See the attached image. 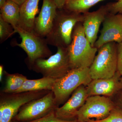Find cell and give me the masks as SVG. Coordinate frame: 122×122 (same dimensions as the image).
<instances>
[{"mask_svg": "<svg viewBox=\"0 0 122 122\" xmlns=\"http://www.w3.org/2000/svg\"><path fill=\"white\" fill-rule=\"evenodd\" d=\"M72 41L68 48L71 69L89 68L98 51L86 37L82 22L77 23L72 32Z\"/></svg>", "mask_w": 122, "mask_h": 122, "instance_id": "6da1fadb", "label": "cell"}, {"mask_svg": "<svg viewBox=\"0 0 122 122\" xmlns=\"http://www.w3.org/2000/svg\"><path fill=\"white\" fill-rule=\"evenodd\" d=\"M58 10L52 29L45 38L48 45L67 48L72 41V32L77 23L83 22V14L63 9Z\"/></svg>", "mask_w": 122, "mask_h": 122, "instance_id": "7a4b0ae2", "label": "cell"}, {"mask_svg": "<svg viewBox=\"0 0 122 122\" xmlns=\"http://www.w3.org/2000/svg\"><path fill=\"white\" fill-rule=\"evenodd\" d=\"M92 80L89 68L71 70L65 76L57 79L52 91L58 107L64 104L78 87L82 85L86 86Z\"/></svg>", "mask_w": 122, "mask_h": 122, "instance_id": "3957f363", "label": "cell"}, {"mask_svg": "<svg viewBox=\"0 0 122 122\" xmlns=\"http://www.w3.org/2000/svg\"><path fill=\"white\" fill-rule=\"evenodd\" d=\"M28 67L43 77L56 79L61 78L71 70L68 48L57 47L56 53L47 59H37Z\"/></svg>", "mask_w": 122, "mask_h": 122, "instance_id": "277c9868", "label": "cell"}, {"mask_svg": "<svg viewBox=\"0 0 122 122\" xmlns=\"http://www.w3.org/2000/svg\"><path fill=\"white\" fill-rule=\"evenodd\" d=\"M117 43L110 42L103 45L89 67L92 79L109 78L117 71Z\"/></svg>", "mask_w": 122, "mask_h": 122, "instance_id": "5b68a950", "label": "cell"}, {"mask_svg": "<svg viewBox=\"0 0 122 122\" xmlns=\"http://www.w3.org/2000/svg\"><path fill=\"white\" fill-rule=\"evenodd\" d=\"M51 91L25 92L19 93H1L0 122H11L23 105L40 98Z\"/></svg>", "mask_w": 122, "mask_h": 122, "instance_id": "8992f818", "label": "cell"}, {"mask_svg": "<svg viewBox=\"0 0 122 122\" xmlns=\"http://www.w3.org/2000/svg\"><path fill=\"white\" fill-rule=\"evenodd\" d=\"M57 107L51 91L43 97L23 105L12 121L24 122L36 120L48 115Z\"/></svg>", "mask_w": 122, "mask_h": 122, "instance_id": "52a82bcc", "label": "cell"}, {"mask_svg": "<svg viewBox=\"0 0 122 122\" xmlns=\"http://www.w3.org/2000/svg\"><path fill=\"white\" fill-rule=\"evenodd\" d=\"M14 30L21 39L20 43H16V46L21 48L27 54L28 57L25 62L28 66L37 59H45L52 55V53L45 38L40 37L34 33L19 28Z\"/></svg>", "mask_w": 122, "mask_h": 122, "instance_id": "ba28073f", "label": "cell"}, {"mask_svg": "<svg viewBox=\"0 0 122 122\" xmlns=\"http://www.w3.org/2000/svg\"><path fill=\"white\" fill-rule=\"evenodd\" d=\"M116 105L111 98L102 96H89L77 114L78 122H87L92 118L103 120L110 114Z\"/></svg>", "mask_w": 122, "mask_h": 122, "instance_id": "9c48e42d", "label": "cell"}, {"mask_svg": "<svg viewBox=\"0 0 122 122\" xmlns=\"http://www.w3.org/2000/svg\"><path fill=\"white\" fill-rule=\"evenodd\" d=\"M103 27L100 36L94 47L98 49L100 47L110 42L117 44L122 41V14L109 13L103 22Z\"/></svg>", "mask_w": 122, "mask_h": 122, "instance_id": "30bf717a", "label": "cell"}, {"mask_svg": "<svg viewBox=\"0 0 122 122\" xmlns=\"http://www.w3.org/2000/svg\"><path fill=\"white\" fill-rule=\"evenodd\" d=\"M86 86L82 85L78 87L63 105L55 109V115L65 121L77 120V114L84 105L87 98Z\"/></svg>", "mask_w": 122, "mask_h": 122, "instance_id": "8fae6325", "label": "cell"}, {"mask_svg": "<svg viewBox=\"0 0 122 122\" xmlns=\"http://www.w3.org/2000/svg\"><path fill=\"white\" fill-rule=\"evenodd\" d=\"M58 9L53 0H43L41 10L34 20L33 33L45 38L52 29Z\"/></svg>", "mask_w": 122, "mask_h": 122, "instance_id": "7c38bea8", "label": "cell"}, {"mask_svg": "<svg viewBox=\"0 0 122 122\" xmlns=\"http://www.w3.org/2000/svg\"><path fill=\"white\" fill-rule=\"evenodd\" d=\"M121 77L117 71L113 76L109 78L92 79L86 86L89 97L98 95L113 97L121 91Z\"/></svg>", "mask_w": 122, "mask_h": 122, "instance_id": "4fadbf2b", "label": "cell"}, {"mask_svg": "<svg viewBox=\"0 0 122 122\" xmlns=\"http://www.w3.org/2000/svg\"><path fill=\"white\" fill-rule=\"evenodd\" d=\"M109 13L107 5L102 6L96 11L83 14L84 20L82 25L84 32L86 37L93 47L97 41L100 25Z\"/></svg>", "mask_w": 122, "mask_h": 122, "instance_id": "5bb4252c", "label": "cell"}, {"mask_svg": "<svg viewBox=\"0 0 122 122\" xmlns=\"http://www.w3.org/2000/svg\"><path fill=\"white\" fill-rule=\"evenodd\" d=\"M40 0H25L20 6V17L18 28L33 33L34 24L38 13Z\"/></svg>", "mask_w": 122, "mask_h": 122, "instance_id": "9a60e30c", "label": "cell"}, {"mask_svg": "<svg viewBox=\"0 0 122 122\" xmlns=\"http://www.w3.org/2000/svg\"><path fill=\"white\" fill-rule=\"evenodd\" d=\"M0 16L11 25L14 30L19 27L20 17V6L15 2L8 0L0 8Z\"/></svg>", "mask_w": 122, "mask_h": 122, "instance_id": "2e32d148", "label": "cell"}, {"mask_svg": "<svg viewBox=\"0 0 122 122\" xmlns=\"http://www.w3.org/2000/svg\"><path fill=\"white\" fill-rule=\"evenodd\" d=\"M57 80L52 78L46 77L34 80L27 79L24 82L22 87L15 93L42 90L52 91Z\"/></svg>", "mask_w": 122, "mask_h": 122, "instance_id": "e0dca14e", "label": "cell"}, {"mask_svg": "<svg viewBox=\"0 0 122 122\" xmlns=\"http://www.w3.org/2000/svg\"><path fill=\"white\" fill-rule=\"evenodd\" d=\"M103 0H68L63 9L70 12L84 14L89 12L91 8Z\"/></svg>", "mask_w": 122, "mask_h": 122, "instance_id": "ac0fdd59", "label": "cell"}, {"mask_svg": "<svg viewBox=\"0 0 122 122\" xmlns=\"http://www.w3.org/2000/svg\"><path fill=\"white\" fill-rule=\"evenodd\" d=\"M6 76L5 86L2 92L5 93H15L20 90L27 77L19 73L9 74L5 72Z\"/></svg>", "mask_w": 122, "mask_h": 122, "instance_id": "d6986e66", "label": "cell"}, {"mask_svg": "<svg viewBox=\"0 0 122 122\" xmlns=\"http://www.w3.org/2000/svg\"><path fill=\"white\" fill-rule=\"evenodd\" d=\"M15 33L11 25L7 23L0 16V43L3 42L8 39Z\"/></svg>", "mask_w": 122, "mask_h": 122, "instance_id": "ffe728a7", "label": "cell"}, {"mask_svg": "<svg viewBox=\"0 0 122 122\" xmlns=\"http://www.w3.org/2000/svg\"><path fill=\"white\" fill-rule=\"evenodd\" d=\"M87 122H122V108L116 105L106 118L100 120L90 119Z\"/></svg>", "mask_w": 122, "mask_h": 122, "instance_id": "44dd1931", "label": "cell"}, {"mask_svg": "<svg viewBox=\"0 0 122 122\" xmlns=\"http://www.w3.org/2000/svg\"><path fill=\"white\" fill-rule=\"evenodd\" d=\"M55 111L52 112L45 117L36 120L24 122H78L77 120L73 121H65L58 118L55 115ZM11 122H18L12 121Z\"/></svg>", "mask_w": 122, "mask_h": 122, "instance_id": "7402d4cb", "label": "cell"}, {"mask_svg": "<svg viewBox=\"0 0 122 122\" xmlns=\"http://www.w3.org/2000/svg\"><path fill=\"white\" fill-rule=\"evenodd\" d=\"M109 13L116 14H122V0H118L115 3L107 5Z\"/></svg>", "mask_w": 122, "mask_h": 122, "instance_id": "603a6c76", "label": "cell"}, {"mask_svg": "<svg viewBox=\"0 0 122 122\" xmlns=\"http://www.w3.org/2000/svg\"><path fill=\"white\" fill-rule=\"evenodd\" d=\"M117 71L122 76V41L117 44Z\"/></svg>", "mask_w": 122, "mask_h": 122, "instance_id": "cb8c5ba5", "label": "cell"}, {"mask_svg": "<svg viewBox=\"0 0 122 122\" xmlns=\"http://www.w3.org/2000/svg\"><path fill=\"white\" fill-rule=\"evenodd\" d=\"M111 98L116 106L122 108V93L121 91Z\"/></svg>", "mask_w": 122, "mask_h": 122, "instance_id": "d4e9b609", "label": "cell"}, {"mask_svg": "<svg viewBox=\"0 0 122 122\" xmlns=\"http://www.w3.org/2000/svg\"><path fill=\"white\" fill-rule=\"evenodd\" d=\"M56 5L58 9H62L65 7L66 1L68 0H53Z\"/></svg>", "mask_w": 122, "mask_h": 122, "instance_id": "484cf974", "label": "cell"}, {"mask_svg": "<svg viewBox=\"0 0 122 122\" xmlns=\"http://www.w3.org/2000/svg\"><path fill=\"white\" fill-rule=\"evenodd\" d=\"M4 67L2 65H0V81H2V76L4 73Z\"/></svg>", "mask_w": 122, "mask_h": 122, "instance_id": "4316f807", "label": "cell"}, {"mask_svg": "<svg viewBox=\"0 0 122 122\" xmlns=\"http://www.w3.org/2000/svg\"><path fill=\"white\" fill-rule=\"evenodd\" d=\"M10 0L15 2V3L20 6L25 1V0Z\"/></svg>", "mask_w": 122, "mask_h": 122, "instance_id": "83f0119b", "label": "cell"}, {"mask_svg": "<svg viewBox=\"0 0 122 122\" xmlns=\"http://www.w3.org/2000/svg\"><path fill=\"white\" fill-rule=\"evenodd\" d=\"M8 0H0V8L5 4Z\"/></svg>", "mask_w": 122, "mask_h": 122, "instance_id": "f1b7e54d", "label": "cell"}, {"mask_svg": "<svg viewBox=\"0 0 122 122\" xmlns=\"http://www.w3.org/2000/svg\"><path fill=\"white\" fill-rule=\"evenodd\" d=\"M120 84H121V91H120L122 93V76L120 78Z\"/></svg>", "mask_w": 122, "mask_h": 122, "instance_id": "f546056e", "label": "cell"}]
</instances>
